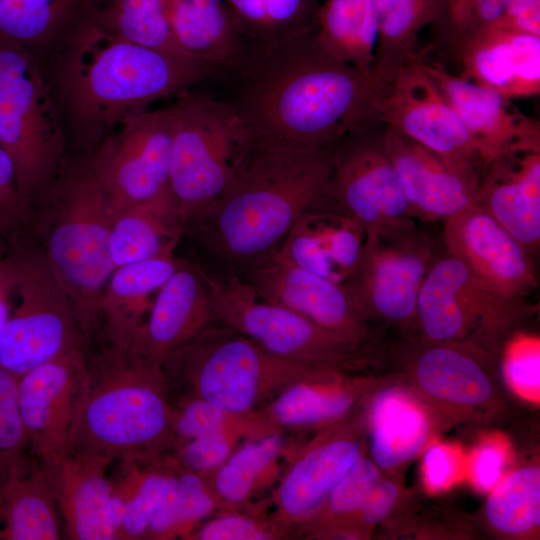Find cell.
I'll return each instance as SVG.
<instances>
[{
  "label": "cell",
  "mask_w": 540,
  "mask_h": 540,
  "mask_svg": "<svg viewBox=\"0 0 540 540\" xmlns=\"http://www.w3.org/2000/svg\"><path fill=\"white\" fill-rule=\"evenodd\" d=\"M314 31V30H313ZM313 31L252 55L217 81L255 138L321 146L382 120L390 85L326 52Z\"/></svg>",
  "instance_id": "cell-1"
},
{
  "label": "cell",
  "mask_w": 540,
  "mask_h": 540,
  "mask_svg": "<svg viewBox=\"0 0 540 540\" xmlns=\"http://www.w3.org/2000/svg\"><path fill=\"white\" fill-rule=\"evenodd\" d=\"M334 143L295 146L254 137L231 183L186 229L222 272L241 275L276 250L297 217L325 195Z\"/></svg>",
  "instance_id": "cell-2"
},
{
  "label": "cell",
  "mask_w": 540,
  "mask_h": 540,
  "mask_svg": "<svg viewBox=\"0 0 540 540\" xmlns=\"http://www.w3.org/2000/svg\"><path fill=\"white\" fill-rule=\"evenodd\" d=\"M73 43L64 68V93L90 137L152 102L219 78L206 62L122 39L95 22L78 28Z\"/></svg>",
  "instance_id": "cell-3"
},
{
  "label": "cell",
  "mask_w": 540,
  "mask_h": 540,
  "mask_svg": "<svg viewBox=\"0 0 540 540\" xmlns=\"http://www.w3.org/2000/svg\"><path fill=\"white\" fill-rule=\"evenodd\" d=\"M162 365L107 351L90 369L70 436V452L151 462L174 441Z\"/></svg>",
  "instance_id": "cell-4"
},
{
  "label": "cell",
  "mask_w": 540,
  "mask_h": 540,
  "mask_svg": "<svg viewBox=\"0 0 540 540\" xmlns=\"http://www.w3.org/2000/svg\"><path fill=\"white\" fill-rule=\"evenodd\" d=\"M51 198L40 220L42 251L87 341L99 323L100 298L116 269L110 249L115 217L88 164L69 171Z\"/></svg>",
  "instance_id": "cell-5"
},
{
  "label": "cell",
  "mask_w": 540,
  "mask_h": 540,
  "mask_svg": "<svg viewBox=\"0 0 540 540\" xmlns=\"http://www.w3.org/2000/svg\"><path fill=\"white\" fill-rule=\"evenodd\" d=\"M178 97L168 185L186 229L231 183L254 137L224 97L191 90Z\"/></svg>",
  "instance_id": "cell-6"
},
{
  "label": "cell",
  "mask_w": 540,
  "mask_h": 540,
  "mask_svg": "<svg viewBox=\"0 0 540 540\" xmlns=\"http://www.w3.org/2000/svg\"><path fill=\"white\" fill-rule=\"evenodd\" d=\"M18 305L0 331V364L18 378L86 341L72 302L42 248L11 240L2 259Z\"/></svg>",
  "instance_id": "cell-7"
},
{
  "label": "cell",
  "mask_w": 540,
  "mask_h": 540,
  "mask_svg": "<svg viewBox=\"0 0 540 540\" xmlns=\"http://www.w3.org/2000/svg\"><path fill=\"white\" fill-rule=\"evenodd\" d=\"M169 357L182 361L193 396L238 415L250 413L273 392L331 375V369L274 355L226 326L207 327Z\"/></svg>",
  "instance_id": "cell-8"
},
{
  "label": "cell",
  "mask_w": 540,
  "mask_h": 540,
  "mask_svg": "<svg viewBox=\"0 0 540 540\" xmlns=\"http://www.w3.org/2000/svg\"><path fill=\"white\" fill-rule=\"evenodd\" d=\"M535 308L503 295L450 255L433 259L416 304L415 331L434 342L470 343L495 354Z\"/></svg>",
  "instance_id": "cell-9"
},
{
  "label": "cell",
  "mask_w": 540,
  "mask_h": 540,
  "mask_svg": "<svg viewBox=\"0 0 540 540\" xmlns=\"http://www.w3.org/2000/svg\"><path fill=\"white\" fill-rule=\"evenodd\" d=\"M0 137L28 210L58 171L62 131L36 62L20 43L1 35Z\"/></svg>",
  "instance_id": "cell-10"
},
{
  "label": "cell",
  "mask_w": 540,
  "mask_h": 540,
  "mask_svg": "<svg viewBox=\"0 0 540 540\" xmlns=\"http://www.w3.org/2000/svg\"><path fill=\"white\" fill-rule=\"evenodd\" d=\"M204 275L215 320L274 355L335 370L369 360L376 350L373 343L355 341L266 301L240 275L205 270Z\"/></svg>",
  "instance_id": "cell-11"
},
{
  "label": "cell",
  "mask_w": 540,
  "mask_h": 540,
  "mask_svg": "<svg viewBox=\"0 0 540 540\" xmlns=\"http://www.w3.org/2000/svg\"><path fill=\"white\" fill-rule=\"evenodd\" d=\"M433 249L432 239L414 219L373 229L366 232L358 264L341 285L370 324L387 325L409 338Z\"/></svg>",
  "instance_id": "cell-12"
},
{
  "label": "cell",
  "mask_w": 540,
  "mask_h": 540,
  "mask_svg": "<svg viewBox=\"0 0 540 540\" xmlns=\"http://www.w3.org/2000/svg\"><path fill=\"white\" fill-rule=\"evenodd\" d=\"M382 120L364 123L334 143L326 197L366 232L415 219L385 144Z\"/></svg>",
  "instance_id": "cell-13"
},
{
  "label": "cell",
  "mask_w": 540,
  "mask_h": 540,
  "mask_svg": "<svg viewBox=\"0 0 540 540\" xmlns=\"http://www.w3.org/2000/svg\"><path fill=\"white\" fill-rule=\"evenodd\" d=\"M382 121L480 185L486 165L479 149L458 113L421 66L419 55L391 83Z\"/></svg>",
  "instance_id": "cell-14"
},
{
  "label": "cell",
  "mask_w": 540,
  "mask_h": 540,
  "mask_svg": "<svg viewBox=\"0 0 540 540\" xmlns=\"http://www.w3.org/2000/svg\"><path fill=\"white\" fill-rule=\"evenodd\" d=\"M88 164L114 217L162 190L169 180L172 114L170 106L143 109L120 121Z\"/></svg>",
  "instance_id": "cell-15"
},
{
  "label": "cell",
  "mask_w": 540,
  "mask_h": 540,
  "mask_svg": "<svg viewBox=\"0 0 540 540\" xmlns=\"http://www.w3.org/2000/svg\"><path fill=\"white\" fill-rule=\"evenodd\" d=\"M90 378L81 348L64 352L19 377L28 448L47 474L70 452V436Z\"/></svg>",
  "instance_id": "cell-16"
},
{
  "label": "cell",
  "mask_w": 540,
  "mask_h": 540,
  "mask_svg": "<svg viewBox=\"0 0 540 540\" xmlns=\"http://www.w3.org/2000/svg\"><path fill=\"white\" fill-rule=\"evenodd\" d=\"M260 297L363 343L377 332L345 288L291 262L278 248L240 275Z\"/></svg>",
  "instance_id": "cell-17"
},
{
  "label": "cell",
  "mask_w": 540,
  "mask_h": 540,
  "mask_svg": "<svg viewBox=\"0 0 540 540\" xmlns=\"http://www.w3.org/2000/svg\"><path fill=\"white\" fill-rule=\"evenodd\" d=\"M447 252L505 296L527 299L537 287L533 260L488 212L473 204L444 222Z\"/></svg>",
  "instance_id": "cell-18"
},
{
  "label": "cell",
  "mask_w": 540,
  "mask_h": 540,
  "mask_svg": "<svg viewBox=\"0 0 540 540\" xmlns=\"http://www.w3.org/2000/svg\"><path fill=\"white\" fill-rule=\"evenodd\" d=\"M419 58L473 137L486 168L515 150L540 148L538 120L519 111L499 93L452 73L437 61Z\"/></svg>",
  "instance_id": "cell-19"
},
{
  "label": "cell",
  "mask_w": 540,
  "mask_h": 540,
  "mask_svg": "<svg viewBox=\"0 0 540 540\" xmlns=\"http://www.w3.org/2000/svg\"><path fill=\"white\" fill-rule=\"evenodd\" d=\"M406 342L407 368L426 398L465 412L492 400L488 362L494 354L464 342H434L418 336L406 338Z\"/></svg>",
  "instance_id": "cell-20"
},
{
  "label": "cell",
  "mask_w": 540,
  "mask_h": 540,
  "mask_svg": "<svg viewBox=\"0 0 540 540\" xmlns=\"http://www.w3.org/2000/svg\"><path fill=\"white\" fill-rule=\"evenodd\" d=\"M215 320L204 270L180 261L156 292L143 327L127 355L162 365Z\"/></svg>",
  "instance_id": "cell-21"
},
{
  "label": "cell",
  "mask_w": 540,
  "mask_h": 540,
  "mask_svg": "<svg viewBox=\"0 0 540 540\" xmlns=\"http://www.w3.org/2000/svg\"><path fill=\"white\" fill-rule=\"evenodd\" d=\"M385 144L414 218L445 222L474 204L479 186L437 154L387 125Z\"/></svg>",
  "instance_id": "cell-22"
},
{
  "label": "cell",
  "mask_w": 540,
  "mask_h": 540,
  "mask_svg": "<svg viewBox=\"0 0 540 540\" xmlns=\"http://www.w3.org/2000/svg\"><path fill=\"white\" fill-rule=\"evenodd\" d=\"M365 229L326 195L294 221L278 250L291 262L342 284L354 271Z\"/></svg>",
  "instance_id": "cell-23"
},
{
  "label": "cell",
  "mask_w": 540,
  "mask_h": 540,
  "mask_svg": "<svg viewBox=\"0 0 540 540\" xmlns=\"http://www.w3.org/2000/svg\"><path fill=\"white\" fill-rule=\"evenodd\" d=\"M532 257L540 245V148L518 149L490 163L475 197Z\"/></svg>",
  "instance_id": "cell-24"
},
{
  "label": "cell",
  "mask_w": 540,
  "mask_h": 540,
  "mask_svg": "<svg viewBox=\"0 0 540 540\" xmlns=\"http://www.w3.org/2000/svg\"><path fill=\"white\" fill-rule=\"evenodd\" d=\"M458 64L459 76L508 100L540 93V36L491 27L466 47Z\"/></svg>",
  "instance_id": "cell-25"
},
{
  "label": "cell",
  "mask_w": 540,
  "mask_h": 540,
  "mask_svg": "<svg viewBox=\"0 0 540 540\" xmlns=\"http://www.w3.org/2000/svg\"><path fill=\"white\" fill-rule=\"evenodd\" d=\"M174 250L168 249L156 256L118 266L112 273L99 303L109 352L118 355L129 353L150 311L151 295L159 290L180 263L174 256Z\"/></svg>",
  "instance_id": "cell-26"
},
{
  "label": "cell",
  "mask_w": 540,
  "mask_h": 540,
  "mask_svg": "<svg viewBox=\"0 0 540 540\" xmlns=\"http://www.w3.org/2000/svg\"><path fill=\"white\" fill-rule=\"evenodd\" d=\"M109 464L96 456L69 452L47 474L68 539H116L109 513L112 489L107 473Z\"/></svg>",
  "instance_id": "cell-27"
},
{
  "label": "cell",
  "mask_w": 540,
  "mask_h": 540,
  "mask_svg": "<svg viewBox=\"0 0 540 540\" xmlns=\"http://www.w3.org/2000/svg\"><path fill=\"white\" fill-rule=\"evenodd\" d=\"M164 2L170 28L182 50L189 57L212 65L219 78L250 58L243 32L224 0Z\"/></svg>",
  "instance_id": "cell-28"
},
{
  "label": "cell",
  "mask_w": 540,
  "mask_h": 540,
  "mask_svg": "<svg viewBox=\"0 0 540 540\" xmlns=\"http://www.w3.org/2000/svg\"><path fill=\"white\" fill-rule=\"evenodd\" d=\"M361 456L350 437L325 440L306 450L286 472L277 492V504L287 519L309 516Z\"/></svg>",
  "instance_id": "cell-29"
},
{
  "label": "cell",
  "mask_w": 540,
  "mask_h": 540,
  "mask_svg": "<svg viewBox=\"0 0 540 540\" xmlns=\"http://www.w3.org/2000/svg\"><path fill=\"white\" fill-rule=\"evenodd\" d=\"M184 230L177 202L167 184L154 196L115 217L110 237L113 262L118 267L175 249Z\"/></svg>",
  "instance_id": "cell-30"
},
{
  "label": "cell",
  "mask_w": 540,
  "mask_h": 540,
  "mask_svg": "<svg viewBox=\"0 0 540 540\" xmlns=\"http://www.w3.org/2000/svg\"><path fill=\"white\" fill-rule=\"evenodd\" d=\"M429 430L424 409L411 395L395 387L381 391L369 415L372 460L383 470L406 463L422 451Z\"/></svg>",
  "instance_id": "cell-31"
},
{
  "label": "cell",
  "mask_w": 540,
  "mask_h": 540,
  "mask_svg": "<svg viewBox=\"0 0 540 540\" xmlns=\"http://www.w3.org/2000/svg\"><path fill=\"white\" fill-rule=\"evenodd\" d=\"M0 513V540L61 539L56 497L39 463L0 483Z\"/></svg>",
  "instance_id": "cell-32"
},
{
  "label": "cell",
  "mask_w": 540,
  "mask_h": 540,
  "mask_svg": "<svg viewBox=\"0 0 540 540\" xmlns=\"http://www.w3.org/2000/svg\"><path fill=\"white\" fill-rule=\"evenodd\" d=\"M377 33L374 0L320 3L313 31L316 41L330 55L362 73L373 74Z\"/></svg>",
  "instance_id": "cell-33"
},
{
  "label": "cell",
  "mask_w": 540,
  "mask_h": 540,
  "mask_svg": "<svg viewBox=\"0 0 540 540\" xmlns=\"http://www.w3.org/2000/svg\"><path fill=\"white\" fill-rule=\"evenodd\" d=\"M436 0H374L378 33L372 72L391 85L417 56L420 31L433 20Z\"/></svg>",
  "instance_id": "cell-34"
},
{
  "label": "cell",
  "mask_w": 540,
  "mask_h": 540,
  "mask_svg": "<svg viewBox=\"0 0 540 540\" xmlns=\"http://www.w3.org/2000/svg\"><path fill=\"white\" fill-rule=\"evenodd\" d=\"M224 2L239 24L251 56L311 33L320 5L318 0Z\"/></svg>",
  "instance_id": "cell-35"
},
{
  "label": "cell",
  "mask_w": 540,
  "mask_h": 540,
  "mask_svg": "<svg viewBox=\"0 0 540 540\" xmlns=\"http://www.w3.org/2000/svg\"><path fill=\"white\" fill-rule=\"evenodd\" d=\"M100 0H0V35L36 43L90 21Z\"/></svg>",
  "instance_id": "cell-36"
},
{
  "label": "cell",
  "mask_w": 540,
  "mask_h": 540,
  "mask_svg": "<svg viewBox=\"0 0 540 540\" xmlns=\"http://www.w3.org/2000/svg\"><path fill=\"white\" fill-rule=\"evenodd\" d=\"M121 473L111 480L110 519L117 540L143 539L162 495L169 471L141 468V462L122 461Z\"/></svg>",
  "instance_id": "cell-37"
},
{
  "label": "cell",
  "mask_w": 540,
  "mask_h": 540,
  "mask_svg": "<svg viewBox=\"0 0 540 540\" xmlns=\"http://www.w3.org/2000/svg\"><path fill=\"white\" fill-rule=\"evenodd\" d=\"M505 0H436L430 38L421 56L435 53L437 62H455L481 33L499 21Z\"/></svg>",
  "instance_id": "cell-38"
},
{
  "label": "cell",
  "mask_w": 540,
  "mask_h": 540,
  "mask_svg": "<svg viewBox=\"0 0 540 540\" xmlns=\"http://www.w3.org/2000/svg\"><path fill=\"white\" fill-rule=\"evenodd\" d=\"M95 23L122 39L189 57L172 33L164 0H103Z\"/></svg>",
  "instance_id": "cell-39"
},
{
  "label": "cell",
  "mask_w": 540,
  "mask_h": 540,
  "mask_svg": "<svg viewBox=\"0 0 540 540\" xmlns=\"http://www.w3.org/2000/svg\"><path fill=\"white\" fill-rule=\"evenodd\" d=\"M489 524L507 535H525L540 523V470L519 468L490 490L485 504Z\"/></svg>",
  "instance_id": "cell-40"
},
{
  "label": "cell",
  "mask_w": 540,
  "mask_h": 540,
  "mask_svg": "<svg viewBox=\"0 0 540 540\" xmlns=\"http://www.w3.org/2000/svg\"><path fill=\"white\" fill-rule=\"evenodd\" d=\"M318 380L322 379L297 382L279 392L268 409L271 421L285 427H307L346 414L354 404L352 393L314 383Z\"/></svg>",
  "instance_id": "cell-41"
},
{
  "label": "cell",
  "mask_w": 540,
  "mask_h": 540,
  "mask_svg": "<svg viewBox=\"0 0 540 540\" xmlns=\"http://www.w3.org/2000/svg\"><path fill=\"white\" fill-rule=\"evenodd\" d=\"M283 447L284 439L276 432L260 435L240 446L217 468L215 489L218 495L229 503L244 501Z\"/></svg>",
  "instance_id": "cell-42"
},
{
  "label": "cell",
  "mask_w": 540,
  "mask_h": 540,
  "mask_svg": "<svg viewBox=\"0 0 540 540\" xmlns=\"http://www.w3.org/2000/svg\"><path fill=\"white\" fill-rule=\"evenodd\" d=\"M18 380L0 364V483L31 464L26 457L29 448L20 412Z\"/></svg>",
  "instance_id": "cell-43"
},
{
  "label": "cell",
  "mask_w": 540,
  "mask_h": 540,
  "mask_svg": "<svg viewBox=\"0 0 540 540\" xmlns=\"http://www.w3.org/2000/svg\"><path fill=\"white\" fill-rule=\"evenodd\" d=\"M245 415L233 414L218 405L193 396L178 410H172L171 427L174 440L179 444L216 431H237L234 426Z\"/></svg>",
  "instance_id": "cell-44"
},
{
  "label": "cell",
  "mask_w": 540,
  "mask_h": 540,
  "mask_svg": "<svg viewBox=\"0 0 540 540\" xmlns=\"http://www.w3.org/2000/svg\"><path fill=\"white\" fill-rule=\"evenodd\" d=\"M380 468L362 455L353 463L327 497V507L334 515L358 512L381 480Z\"/></svg>",
  "instance_id": "cell-45"
},
{
  "label": "cell",
  "mask_w": 540,
  "mask_h": 540,
  "mask_svg": "<svg viewBox=\"0 0 540 540\" xmlns=\"http://www.w3.org/2000/svg\"><path fill=\"white\" fill-rule=\"evenodd\" d=\"M506 381L511 387L530 399H538L540 387L539 343L527 337L516 339L508 346L503 361Z\"/></svg>",
  "instance_id": "cell-46"
},
{
  "label": "cell",
  "mask_w": 540,
  "mask_h": 540,
  "mask_svg": "<svg viewBox=\"0 0 540 540\" xmlns=\"http://www.w3.org/2000/svg\"><path fill=\"white\" fill-rule=\"evenodd\" d=\"M237 431H216L179 444V459L185 469L201 474L218 468L232 453Z\"/></svg>",
  "instance_id": "cell-47"
},
{
  "label": "cell",
  "mask_w": 540,
  "mask_h": 540,
  "mask_svg": "<svg viewBox=\"0 0 540 540\" xmlns=\"http://www.w3.org/2000/svg\"><path fill=\"white\" fill-rule=\"evenodd\" d=\"M28 210L25 207L16 183L12 160L0 146V232L10 241L17 238L26 222Z\"/></svg>",
  "instance_id": "cell-48"
},
{
  "label": "cell",
  "mask_w": 540,
  "mask_h": 540,
  "mask_svg": "<svg viewBox=\"0 0 540 540\" xmlns=\"http://www.w3.org/2000/svg\"><path fill=\"white\" fill-rule=\"evenodd\" d=\"M180 499L181 531L208 516L214 508V500L200 474L185 470L177 472Z\"/></svg>",
  "instance_id": "cell-49"
},
{
  "label": "cell",
  "mask_w": 540,
  "mask_h": 540,
  "mask_svg": "<svg viewBox=\"0 0 540 540\" xmlns=\"http://www.w3.org/2000/svg\"><path fill=\"white\" fill-rule=\"evenodd\" d=\"M181 532L177 472L169 471L162 495L143 539H165Z\"/></svg>",
  "instance_id": "cell-50"
},
{
  "label": "cell",
  "mask_w": 540,
  "mask_h": 540,
  "mask_svg": "<svg viewBox=\"0 0 540 540\" xmlns=\"http://www.w3.org/2000/svg\"><path fill=\"white\" fill-rule=\"evenodd\" d=\"M194 539L199 540H264L272 538L266 528L239 515L226 516L205 524Z\"/></svg>",
  "instance_id": "cell-51"
},
{
  "label": "cell",
  "mask_w": 540,
  "mask_h": 540,
  "mask_svg": "<svg viewBox=\"0 0 540 540\" xmlns=\"http://www.w3.org/2000/svg\"><path fill=\"white\" fill-rule=\"evenodd\" d=\"M456 457L446 447L432 445L423 457L425 482L432 490H440L448 486L457 472Z\"/></svg>",
  "instance_id": "cell-52"
},
{
  "label": "cell",
  "mask_w": 540,
  "mask_h": 540,
  "mask_svg": "<svg viewBox=\"0 0 540 540\" xmlns=\"http://www.w3.org/2000/svg\"><path fill=\"white\" fill-rule=\"evenodd\" d=\"M495 26L540 36V0H505Z\"/></svg>",
  "instance_id": "cell-53"
},
{
  "label": "cell",
  "mask_w": 540,
  "mask_h": 540,
  "mask_svg": "<svg viewBox=\"0 0 540 540\" xmlns=\"http://www.w3.org/2000/svg\"><path fill=\"white\" fill-rule=\"evenodd\" d=\"M504 466L505 457L500 449L490 445L481 447L472 459V478L481 490L490 491L500 481Z\"/></svg>",
  "instance_id": "cell-54"
},
{
  "label": "cell",
  "mask_w": 540,
  "mask_h": 540,
  "mask_svg": "<svg viewBox=\"0 0 540 540\" xmlns=\"http://www.w3.org/2000/svg\"><path fill=\"white\" fill-rule=\"evenodd\" d=\"M399 497L398 486L390 480H380L358 511L366 525L383 521L395 506Z\"/></svg>",
  "instance_id": "cell-55"
},
{
  "label": "cell",
  "mask_w": 540,
  "mask_h": 540,
  "mask_svg": "<svg viewBox=\"0 0 540 540\" xmlns=\"http://www.w3.org/2000/svg\"><path fill=\"white\" fill-rule=\"evenodd\" d=\"M8 296H0V331L8 318Z\"/></svg>",
  "instance_id": "cell-56"
},
{
  "label": "cell",
  "mask_w": 540,
  "mask_h": 540,
  "mask_svg": "<svg viewBox=\"0 0 540 540\" xmlns=\"http://www.w3.org/2000/svg\"><path fill=\"white\" fill-rule=\"evenodd\" d=\"M9 294V285L7 276L3 267L2 260H0V296Z\"/></svg>",
  "instance_id": "cell-57"
},
{
  "label": "cell",
  "mask_w": 540,
  "mask_h": 540,
  "mask_svg": "<svg viewBox=\"0 0 540 540\" xmlns=\"http://www.w3.org/2000/svg\"><path fill=\"white\" fill-rule=\"evenodd\" d=\"M6 238L0 232V260H2L8 250V245L5 243Z\"/></svg>",
  "instance_id": "cell-58"
},
{
  "label": "cell",
  "mask_w": 540,
  "mask_h": 540,
  "mask_svg": "<svg viewBox=\"0 0 540 540\" xmlns=\"http://www.w3.org/2000/svg\"><path fill=\"white\" fill-rule=\"evenodd\" d=\"M2 521V518H1V513H0V522Z\"/></svg>",
  "instance_id": "cell-59"
},
{
  "label": "cell",
  "mask_w": 540,
  "mask_h": 540,
  "mask_svg": "<svg viewBox=\"0 0 540 540\" xmlns=\"http://www.w3.org/2000/svg\"><path fill=\"white\" fill-rule=\"evenodd\" d=\"M0 146H2V145H1V137H0Z\"/></svg>",
  "instance_id": "cell-60"
}]
</instances>
